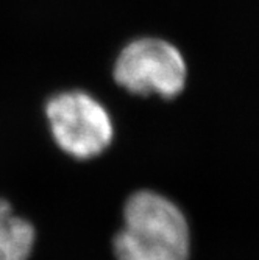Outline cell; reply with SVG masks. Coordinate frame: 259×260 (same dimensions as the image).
<instances>
[{
	"label": "cell",
	"mask_w": 259,
	"mask_h": 260,
	"mask_svg": "<svg viewBox=\"0 0 259 260\" xmlns=\"http://www.w3.org/2000/svg\"><path fill=\"white\" fill-rule=\"evenodd\" d=\"M36 245V229L19 215L13 204L0 198V260H30Z\"/></svg>",
	"instance_id": "cell-4"
},
{
	"label": "cell",
	"mask_w": 259,
	"mask_h": 260,
	"mask_svg": "<svg viewBox=\"0 0 259 260\" xmlns=\"http://www.w3.org/2000/svg\"><path fill=\"white\" fill-rule=\"evenodd\" d=\"M112 252L116 260H189V220L169 197L147 188L137 190L125 201Z\"/></svg>",
	"instance_id": "cell-1"
},
{
	"label": "cell",
	"mask_w": 259,
	"mask_h": 260,
	"mask_svg": "<svg viewBox=\"0 0 259 260\" xmlns=\"http://www.w3.org/2000/svg\"><path fill=\"white\" fill-rule=\"evenodd\" d=\"M44 114L55 145L72 159H96L114 140L116 128L109 109L86 90L56 92L45 102Z\"/></svg>",
	"instance_id": "cell-3"
},
{
	"label": "cell",
	"mask_w": 259,
	"mask_h": 260,
	"mask_svg": "<svg viewBox=\"0 0 259 260\" xmlns=\"http://www.w3.org/2000/svg\"><path fill=\"white\" fill-rule=\"evenodd\" d=\"M116 84L136 97L174 100L187 86L189 67L178 47L158 36L127 42L112 64Z\"/></svg>",
	"instance_id": "cell-2"
}]
</instances>
